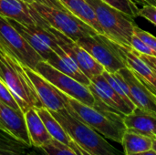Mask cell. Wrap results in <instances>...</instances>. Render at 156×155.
<instances>
[{
  "instance_id": "4",
  "label": "cell",
  "mask_w": 156,
  "mask_h": 155,
  "mask_svg": "<svg viewBox=\"0 0 156 155\" xmlns=\"http://www.w3.org/2000/svg\"><path fill=\"white\" fill-rule=\"evenodd\" d=\"M92 6L104 36L122 46H131L134 19L101 0H87Z\"/></svg>"
},
{
  "instance_id": "31",
  "label": "cell",
  "mask_w": 156,
  "mask_h": 155,
  "mask_svg": "<svg viewBox=\"0 0 156 155\" xmlns=\"http://www.w3.org/2000/svg\"><path fill=\"white\" fill-rule=\"evenodd\" d=\"M139 56L143 58V60L145 61V63L152 69V70L154 71V73L156 76V57L154 56H150V55H144V54H141L139 53Z\"/></svg>"
},
{
  "instance_id": "24",
  "label": "cell",
  "mask_w": 156,
  "mask_h": 155,
  "mask_svg": "<svg viewBox=\"0 0 156 155\" xmlns=\"http://www.w3.org/2000/svg\"><path fill=\"white\" fill-rule=\"evenodd\" d=\"M109 5L122 11L132 18L138 16L139 7L132 0H101Z\"/></svg>"
},
{
  "instance_id": "25",
  "label": "cell",
  "mask_w": 156,
  "mask_h": 155,
  "mask_svg": "<svg viewBox=\"0 0 156 155\" xmlns=\"http://www.w3.org/2000/svg\"><path fill=\"white\" fill-rule=\"evenodd\" d=\"M43 149L48 155H82L79 150V146L78 151H75L54 139H52L47 145H45Z\"/></svg>"
},
{
  "instance_id": "22",
  "label": "cell",
  "mask_w": 156,
  "mask_h": 155,
  "mask_svg": "<svg viewBox=\"0 0 156 155\" xmlns=\"http://www.w3.org/2000/svg\"><path fill=\"white\" fill-rule=\"evenodd\" d=\"M0 155H48L43 148L25 144L0 130Z\"/></svg>"
},
{
  "instance_id": "27",
  "label": "cell",
  "mask_w": 156,
  "mask_h": 155,
  "mask_svg": "<svg viewBox=\"0 0 156 155\" xmlns=\"http://www.w3.org/2000/svg\"><path fill=\"white\" fill-rule=\"evenodd\" d=\"M133 33L137 37H139L154 52L156 53V37L154 35H152L151 33H149L145 30H143L142 28H140L137 26H135Z\"/></svg>"
},
{
  "instance_id": "30",
  "label": "cell",
  "mask_w": 156,
  "mask_h": 155,
  "mask_svg": "<svg viewBox=\"0 0 156 155\" xmlns=\"http://www.w3.org/2000/svg\"><path fill=\"white\" fill-rule=\"evenodd\" d=\"M26 3H37L41 5H45L49 7H55V8H59V9H67L59 0H23Z\"/></svg>"
},
{
  "instance_id": "23",
  "label": "cell",
  "mask_w": 156,
  "mask_h": 155,
  "mask_svg": "<svg viewBox=\"0 0 156 155\" xmlns=\"http://www.w3.org/2000/svg\"><path fill=\"white\" fill-rule=\"evenodd\" d=\"M154 139L139 132L126 129L122 140V145L125 155L134 154L149 151L153 148Z\"/></svg>"
},
{
  "instance_id": "26",
  "label": "cell",
  "mask_w": 156,
  "mask_h": 155,
  "mask_svg": "<svg viewBox=\"0 0 156 155\" xmlns=\"http://www.w3.org/2000/svg\"><path fill=\"white\" fill-rule=\"evenodd\" d=\"M0 100L5 102V104H7L8 106H10L11 108L15 110L21 111L16 100L14 99L12 93L10 92L9 89L1 79H0Z\"/></svg>"
},
{
  "instance_id": "14",
  "label": "cell",
  "mask_w": 156,
  "mask_h": 155,
  "mask_svg": "<svg viewBox=\"0 0 156 155\" xmlns=\"http://www.w3.org/2000/svg\"><path fill=\"white\" fill-rule=\"evenodd\" d=\"M0 130L13 138L31 145L27 131L25 115L22 111H17L0 100Z\"/></svg>"
},
{
  "instance_id": "13",
  "label": "cell",
  "mask_w": 156,
  "mask_h": 155,
  "mask_svg": "<svg viewBox=\"0 0 156 155\" xmlns=\"http://www.w3.org/2000/svg\"><path fill=\"white\" fill-rule=\"evenodd\" d=\"M117 45L126 67L133 71L135 77L156 97V76L152 69L131 46Z\"/></svg>"
},
{
  "instance_id": "17",
  "label": "cell",
  "mask_w": 156,
  "mask_h": 155,
  "mask_svg": "<svg viewBox=\"0 0 156 155\" xmlns=\"http://www.w3.org/2000/svg\"><path fill=\"white\" fill-rule=\"evenodd\" d=\"M47 62L58 71L69 76L81 84L87 87L90 84V79L80 70L74 59L62 48L57 52L52 51L47 59Z\"/></svg>"
},
{
  "instance_id": "34",
  "label": "cell",
  "mask_w": 156,
  "mask_h": 155,
  "mask_svg": "<svg viewBox=\"0 0 156 155\" xmlns=\"http://www.w3.org/2000/svg\"><path fill=\"white\" fill-rule=\"evenodd\" d=\"M78 146H79V145H78ZM79 150H80V153H81V154H82V155H91V154H90L89 153H87V152H86L85 150H83V149H81V148H80V146H79Z\"/></svg>"
},
{
  "instance_id": "9",
  "label": "cell",
  "mask_w": 156,
  "mask_h": 155,
  "mask_svg": "<svg viewBox=\"0 0 156 155\" xmlns=\"http://www.w3.org/2000/svg\"><path fill=\"white\" fill-rule=\"evenodd\" d=\"M48 29L55 36L59 47L74 59L80 70L90 79L102 74L104 68L87 50L77 44L76 41L70 39L51 26H49Z\"/></svg>"
},
{
  "instance_id": "11",
  "label": "cell",
  "mask_w": 156,
  "mask_h": 155,
  "mask_svg": "<svg viewBox=\"0 0 156 155\" xmlns=\"http://www.w3.org/2000/svg\"><path fill=\"white\" fill-rule=\"evenodd\" d=\"M0 15L22 24L44 28L50 26L28 3L23 0H0Z\"/></svg>"
},
{
  "instance_id": "28",
  "label": "cell",
  "mask_w": 156,
  "mask_h": 155,
  "mask_svg": "<svg viewBox=\"0 0 156 155\" xmlns=\"http://www.w3.org/2000/svg\"><path fill=\"white\" fill-rule=\"evenodd\" d=\"M131 47L136 50L137 52L141 53V54H144V55H150V56H154L156 57V53L154 52L139 37H137L134 33L133 36L132 37V41H131Z\"/></svg>"
},
{
  "instance_id": "18",
  "label": "cell",
  "mask_w": 156,
  "mask_h": 155,
  "mask_svg": "<svg viewBox=\"0 0 156 155\" xmlns=\"http://www.w3.org/2000/svg\"><path fill=\"white\" fill-rule=\"evenodd\" d=\"M27 134L32 146L43 148L53 138L48 133L41 118L35 108L29 109L24 113Z\"/></svg>"
},
{
  "instance_id": "6",
  "label": "cell",
  "mask_w": 156,
  "mask_h": 155,
  "mask_svg": "<svg viewBox=\"0 0 156 155\" xmlns=\"http://www.w3.org/2000/svg\"><path fill=\"white\" fill-rule=\"evenodd\" d=\"M0 46L23 66L35 70L42 58L26 41L6 17L0 15Z\"/></svg>"
},
{
  "instance_id": "3",
  "label": "cell",
  "mask_w": 156,
  "mask_h": 155,
  "mask_svg": "<svg viewBox=\"0 0 156 155\" xmlns=\"http://www.w3.org/2000/svg\"><path fill=\"white\" fill-rule=\"evenodd\" d=\"M53 117L61 124L69 137L81 149L91 155H125L106 141L98 132L77 119L68 110L62 109L50 111Z\"/></svg>"
},
{
  "instance_id": "5",
  "label": "cell",
  "mask_w": 156,
  "mask_h": 155,
  "mask_svg": "<svg viewBox=\"0 0 156 155\" xmlns=\"http://www.w3.org/2000/svg\"><path fill=\"white\" fill-rule=\"evenodd\" d=\"M29 5L51 27L57 29L74 41H77L81 37L99 34L94 28L74 16L68 9L49 7L37 3H29Z\"/></svg>"
},
{
  "instance_id": "33",
  "label": "cell",
  "mask_w": 156,
  "mask_h": 155,
  "mask_svg": "<svg viewBox=\"0 0 156 155\" xmlns=\"http://www.w3.org/2000/svg\"><path fill=\"white\" fill-rule=\"evenodd\" d=\"M131 155H156V152L154 150L151 149V150L146 151V152H144V153H134V154Z\"/></svg>"
},
{
  "instance_id": "19",
  "label": "cell",
  "mask_w": 156,
  "mask_h": 155,
  "mask_svg": "<svg viewBox=\"0 0 156 155\" xmlns=\"http://www.w3.org/2000/svg\"><path fill=\"white\" fill-rule=\"evenodd\" d=\"M7 20L20 33V35L26 39V41L33 48V49L42 58V59L44 61H47L53 50L40 37L39 29L41 26L22 24L10 18H7Z\"/></svg>"
},
{
  "instance_id": "15",
  "label": "cell",
  "mask_w": 156,
  "mask_h": 155,
  "mask_svg": "<svg viewBox=\"0 0 156 155\" xmlns=\"http://www.w3.org/2000/svg\"><path fill=\"white\" fill-rule=\"evenodd\" d=\"M126 81L130 90V100L135 107L156 114V97L135 77L127 67L118 71Z\"/></svg>"
},
{
  "instance_id": "21",
  "label": "cell",
  "mask_w": 156,
  "mask_h": 155,
  "mask_svg": "<svg viewBox=\"0 0 156 155\" xmlns=\"http://www.w3.org/2000/svg\"><path fill=\"white\" fill-rule=\"evenodd\" d=\"M61 4L74 16L94 28L99 34L104 35L103 30L96 17L92 6L87 0H59Z\"/></svg>"
},
{
  "instance_id": "2",
  "label": "cell",
  "mask_w": 156,
  "mask_h": 155,
  "mask_svg": "<svg viewBox=\"0 0 156 155\" xmlns=\"http://www.w3.org/2000/svg\"><path fill=\"white\" fill-rule=\"evenodd\" d=\"M0 79L7 86L20 110L44 107L23 65L0 46Z\"/></svg>"
},
{
  "instance_id": "32",
  "label": "cell",
  "mask_w": 156,
  "mask_h": 155,
  "mask_svg": "<svg viewBox=\"0 0 156 155\" xmlns=\"http://www.w3.org/2000/svg\"><path fill=\"white\" fill-rule=\"evenodd\" d=\"M137 6L139 5H151L156 6V0H132Z\"/></svg>"
},
{
  "instance_id": "29",
  "label": "cell",
  "mask_w": 156,
  "mask_h": 155,
  "mask_svg": "<svg viewBox=\"0 0 156 155\" xmlns=\"http://www.w3.org/2000/svg\"><path fill=\"white\" fill-rule=\"evenodd\" d=\"M138 16H142L156 26V6L151 5H145L139 8Z\"/></svg>"
},
{
  "instance_id": "35",
  "label": "cell",
  "mask_w": 156,
  "mask_h": 155,
  "mask_svg": "<svg viewBox=\"0 0 156 155\" xmlns=\"http://www.w3.org/2000/svg\"><path fill=\"white\" fill-rule=\"evenodd\" d=\"M153 150H154L156 152V139L154 140V142H153V148H152Z\"/></svg>"
},
{
  "instance_id": "20",
  "label": "cell",
  "mask_w": 156,
  "mask_h": 155,
  "mask_svg": "<svg viewBox=\"0 0 156 155\" xmlns=\"http://www.w3.org/2000/svg\"><path fill=\"white\" fill-rule=\"evenodd\" d=\"M35 109L38 113L39 117L41 118L48 133L54 140L70 147L75 151H78L77 143H74V141L69 137L67 132L63 129L61 124L53 117V115L50 113V111L48 109H46L45 107L35 108Z\"/></svg>"
},
{
  "instance_id": "7",
  "label": "cell",
  "mask_w": 156,
  "mask_h": 155,
  "mask_svg": "<svg viewBox=\"0 0 156 155\" xmlns=\"http://www.w3.org/2000/svg\"><path fill=\"white\" fill-rule=\"evenodd\" d=\"M77 44L87 50L110 73H115L126 67L117 43L106 36L96 34L78 39Z\"/></svg>"
},
{
  "instance_id": "12",
  "label": "cell",
  "mask_w": 156,
  "mask_h": 155,
  "mask_svg": "<svg viewBox=\"0 0 156 155\" xmlns=\"http://www.w3.org/2000/svg\"><path fill=\"white\" fill-rule=\"evenodd\" d=\"M88 87L95 99L123 115L130 114L135 109L126 103V101L109 84L102 74L91 79L90 84Z\"/></svg>"
},
{
  "instance_id": "10",
  "label": "cell",
  "mask_w": 156,
  "mask_h": 155,
  "mask_svg": "<svg viewBox=\"0 0 156 155\" xmlns=\"http://www.w3.org/2000/svg\"><path fill=\"white\" fill-rule=\"evenodd\" d=\"M26 73L30 79L39 100L43 106L49 111H57L66 108V101L63 93L48 80L43 78L34 69L23 66Z\"/></svg>"
},
{
  "instance_id": "8",
  "label": "cell",
  "mask_w": 156,
  "mask_h": 155,
  "mask_svg": "<svg viewBox=\"0 0 156 155\" xmlns=\"http://www.w3.org/2000/svg\"><path fill=\"white\" fill-rule=\"evenodd\" d=\"M35 71H37L43 78L48 80L64 94L75 99L76 100L87 106H94L95 98L90 90L89 87L58 71L54 67L49 65L47 61L42 60L38 62L35 68Z\"/></svg>"
},
{
  "instance_id": "16",
  "label": "cell",
  "mask_w": 156,
  "mask_h": 155,
  "mask_svg": "<svg viewBox=\"0 0 156 155\" xmlns=\"http://www.w3.org/2000/svg\"><path fill=\"white\" fill-rule=\"evenodd\" d=\"M123 122L126 129L139 132L152 139H156V114L135 108L125 115Z\"/></svg>"
},
{
  "instance_id": "1",
  "label": "cell",
  "mask_w": 156,
  "mask_h": 155,
  "mask_svg": "<svg viewBox=\"0 0 156 155\" xmlns=\"http://www.w3.org/2000/svg\"><path fill=\"white\" fill-rule=\"evenodd\" d=\"M63 97L66 101V109L69 113L103 137L118 143H122V136L126 132L123 122L125 115L110 108L97 99H95L94 106L90 107L64 93Z\"/></svg>"
}]
</instances>
